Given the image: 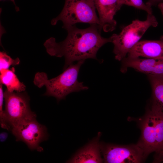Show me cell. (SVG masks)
<instances>
[{"instance_id": "6da1fadb", "label": "cell", "mask_w": 163, "mask_h": 163, "mask_svg": "<svg viewBox=\"0 0 163 163\" xmlns=\"http://www.w3.org/2000/svg\"><path fill=\"white\" fill-rule=\"evenodd\" d=\"M66 30L68 35L63 41L57 43L55 39L52 37L44 44L50 55L64 57L63 70L75 61H85L88 59H97L98 50L105 44L111 42L110 37L105 38L101 36L102 30L98 24L91 25L84 29H79L74 25Z\"/></svg>"}, {"instance_id": "7a4b0ae2", "label": "cell", "mask_w": 163, "mask_h": 163, "mask_svg": "<svg viewBox=\"0 0 163 163\" xmlns=\"http://www.w3.org/2000/svg\"><path fill=\"white\" fill-rule=\"evenodd\" d=\"M84 61H80L69 65L61 74L50 79L45 73L38 72L35 75L34 83L39 88L45 86L46 90L43 95L53 97L58 101L71 93L88 89V87L78 80L80 69Z\"/></svg>"}, {"instance_id": "3957f363", "label": "cell", "mask_w": 163, "mask_h": 163, "mask_svg": "<svg viewBox=\"0 0 163 163\" xmlns=\"http://www.w3.org/2000/svg\"><path fill=\"white\" fill-rule=\"evenodd\" d=\"M141 121V136L137 144L146 158L152 152L163 150V111L153 103Z\"/></svg>"}, {"instance_id": "277c9868", "label": "cell", "mask_w": 163, "mask_h": 163, "mask_svg": "<svg viewBox=\"0 0 163 163\" xmlns=\"http://www.w3.org/2000/svg\"><path fill=\"white\" fill-rule=\"evenodd\" d=\"M158 24L155 17L152 14H148L145 20H134L123 27L119 34H112L110 37L114 45L113 53L115 59L122 60L147 30L151 27H157Z\"/></svg>"}, {"instance_id": "5b68a950", "label": "cell", "mask_w": 163, "mask_h": 163, "mask_svg": "<svg viewBox=\"0 0 163 163\" xmlns=\"http://www.w3.org/2000/svg\"><path fill=\"white\" fill-rule=\"evenodd\" d=\"M96 9L94 0H65L61 12L52 20L51 24L54 25L61 21L66 30L77 23L99 25Z\"/></svg>"}, {"instance_id": "8992f818", "label": "cell", "mask_w": 163, "mask_h": 163, "mask_svg": "<svg viewBox=\"0 0 163 163\" xmlns=\"http://www.w3.org/2000/svg\"><path fill=\"white\" fill-rule=\"evenodd\" d=\"M5 108L4 113L6 122L11 129L27 120L36 117L31 110L30 99L26 92H4Z\"/></svg>"}, {"instance_id": "52a82bcc", "label": "cell", "mask_w": 163, "mask_h": 163, "mask_svg": "<svg viewBox=\"0 0 163 163\" xmlns=\"http://www.w3.org/2000/svg\"><path fill=\"white\" fill-rule=\"evenodd\" d=\"M16 140L24 142L31 150L42 152L43 149L40 145L42 142L47 140L48 134L46 128L39 123L36 117L25 120L11 129Z\"/></svg>"}, {"instance_id": "ba28073f", "label": "cell", "mask_w": 163, "mask_h": 163, "mask_svg": "<svg viewBox=\"0 0 163 163\" xmlns=\"http://www.w3.org/2000/svg\"><path fill=\"white\" fill-rule=\"evenodd\" d=\"M101 150L104 163H138L145 158L137 144L125 145L101 143Z\"/></svg>"}, {"instance_id": "9c48e42d", "label": "cell", "mask_w": 163, "mask_h": 163, "mask_svg": "<svg viewBox=\"0 0 163 163\" xmlns=\"http://www.w3.org/2000/svg\"><path fill=\"white\" fill-rule=\"evenodd\" d=\"M99 14L100 28L106 32L116 28L117 22L114 17L123 5L122 0H94Z\"/></svg>"}, {"instance_id": "30bf717a", "label": "cell", "mask_w": 163, "mask_h": 163, "mask_svg": "<svg viewBox=\"0 0 163 163\" xmlns=\"http://www.w3.org/2000/svg\"><path fill=\"white\" fill-rule=\"evenodd\" d=\"M127 57L163 59V36L157 40L139 41L129 51Z\"/></svg>"}, {"instance_id": "8fae6325", "label": "cell", "mask_w": 163, "mask_h": 163, "mask_svg": "<svg viewBox=\"0 0 163 163\" xmlns=\"http://www.w3.org/2000/svg\"><path fill=\"white\" fill-rule=\"evenodd\" d=\"M122 61L121 68L122 72L131 68L148 75H163V59L127 57Z\"/></svg>"}, {"instance_id": "7c38bea8", "label": "cell", "mask_w": 163, "mask_h": 163, "mask_svg": "<svg viewBox=\"0 0 163 163\" xmlns=\"http://www.w3.org/2000/svg\"><path fill=\"white\" fill-rule=\"evenodd\" d=\"M101 135V133H98L95 138L78 150L66 162L99 163L103 162L101 156V142H99Z\"/></svg>"}, {"instance_id": "4fadbf2b", "label": "cell", "mask_w": 163, "mask_h": 163, "mask_svg": "<svg viewBox=\"0 0 163 163\" xmlns=\"http://www.w3.org/2000/svg\"><path fill=\"white\" fill-rule=\"evenodd\" d=\"M15 72L14 67L0 72V83L5 85L6 90L10 92L25 91L26 86L19 80Z\"/></svg>"}, {"instance_id": "5bb4252c", "label": "cell", "mask_w": 163, "mask_h": 163, "mask_svg": "<svg viewBox=\"0 0 163 163\" xmlns=\"http://www.w3.org/2000/svg\"><path fill=\"white\" fill-rule=\"evenodd\" d=\"M152 91L153 103L163 111V75H148Z\"/></svg>"}, {"instance_id": "9a60e30c", "label": "cell", "mask_w": 163, "mask_h": 163, "mask_svg": "<svg viewBox=\"0 0 163 163\" xmlns=\"http://www.w3.org/2000/svg\"><path fill=\"white\" fill-rule=\"evenodd\" d=\"M20 62L19 58L13 59L4 52H0V72L9 69L11 66L18 65Z\"/></svg>"}, {"instance_id": "2e32d148", "label": "cell", "mask_w": 163, "mask_h": 163, "mask_svg": "<svg viewBox=\"0 0 163 163\" xmlns=\"http://www.w3.org/2000/svg\"><path fill=\"white\" fill-rule=\"evenodd\" d=\"M123 5L133 7L137 9L145 11L148 14H152V7L146 3L145 4L142 0H122Z\"/></svg>"}, {"instance_id": "e0dca14e", "label": "cell", "mask_w": 163, "mask_h": 163, "mask_svg": "<svg viewBox=\"0 0 163 163\" xmlns=\"http://www.w3.org/2000/svg\"><path fill=\"white\" fill-rule=\"evenodd\" d=\"M4 92L3 91L2 84L0 83V122L1 127L10 130V128L8 125L5 117L3 108Z\"/></svg>"}, {"instance_id": "ac0fdd59", "label": "cell", "mask_w": 163, "mask_h": 163, "mask_svg": "<svg viewBox=\"0 0 163 163\" xmlns=\"http://www.w3.org/2000/svg\"><path fill=\"white\" fill-rule=\"evenodd\" d=\"M161 3H163V0H148L146 3L152 7Z\"/></svg>"}, {"instance_id": "d6986e66", "label": "cell", "mask_w": 163, "mask_h": 163, "mask_svg": "<svg viewBox=\"0 0 163 163\" xmlns=\"http://www.w3.org/2000/svg\"><path fill=\"white\" fill-rule=\"evenodd\" d=\"M8 134L5 132L1 133L0 134V142H3L5 141L8 136Z\"/></svg>"}, {"instance_id": "ffe728a7", "label": "cell", "mask_w": 163, "mask_h": 163, "mask_svg": "<svg viewBox=\"0 0 163 163\" xmlns=\"http://www.w3.org/2000/svg\"><path fill=\"white\" fill-rule=\"evenodd\" d=\"M158 6L163 17V3H161L159 4L158 5Z\"/></svg>"}, {"instance_id": "44dd1931", "label": "cell", "mask_w": 163, "mask_h": 163, "mask_svg": "<svg viewBox=\"0 0 163 163\" xmlns=\"http://www.w3.org/2000/svg\"><path fill=\"white\" fill-rule=\"evenodd\" d=\"M0 0L2 1V0ZM9 0L11 1L14 4V5H15V6L16 11H19V8H18V7H17V6L16 5L15 2H14V0Z\"/></svg>"}, {"instance_id": "7402d4cb", "label": "cell", "mask_w": 163, "mask_h": 163, "mask_svg": "<svg viewBox=\"0 0 163 163\" xmlns=\"http://www.w3.org/2000/svg\"><path fill=\"white\" fill-rule=\"evenodd\" d=\"M161 157H162L163 158V150H162L161 152L158 153Z\"/></svg>"}]
</instances>
